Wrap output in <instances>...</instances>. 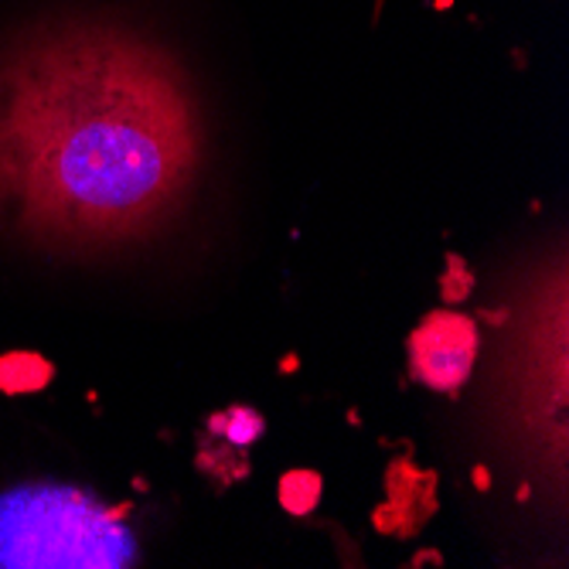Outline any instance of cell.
<instances>
[{
	"instance_id": "2",
	"label": "cell",
	"mask_w": 569,
	"mask_h": 569,
	"mask_svg": "<svg viewBox=\"0 0 569 569\" xmlns=\"http://www.w3.org/2000/svg\"><path fill=\"white\" fill-rule=\"evenodd\" d=\"M130 532L117 515L66 488H28L0 501V566H127Z\"/></svg>"
},
{
	"instance_id": "1",
	"label": "cell",
	"mask_w": 569,
	"mask_h": 569,
	"mask_svg": "<svg viewBox=\"0 0 569 569\" xmlns=\"http://www.w3.org/2000/svg\"><path fill=\"white\" fill-rule=\"evenodd\" d=\"M198 164V102L161 44L66 21L0 51V226L56 246L137 236Z\"/></svg>"
},
{
	"instance_id": "3",
	"label": "cell",
	"mask_w": 569,
	"mask_h": 569,
	"mask_svg": "<svg viewBox=\"0 0 569 569\" xmlns=\"http://www.w3.org/2000/svg\"><path fill=\"white\" fill-rule=\"evenodd\" d=\"M478 355V331L460 315H433L409 338V358L417 376L433 389H457L468 379Z\"/></svg>"
}]
</instances>
